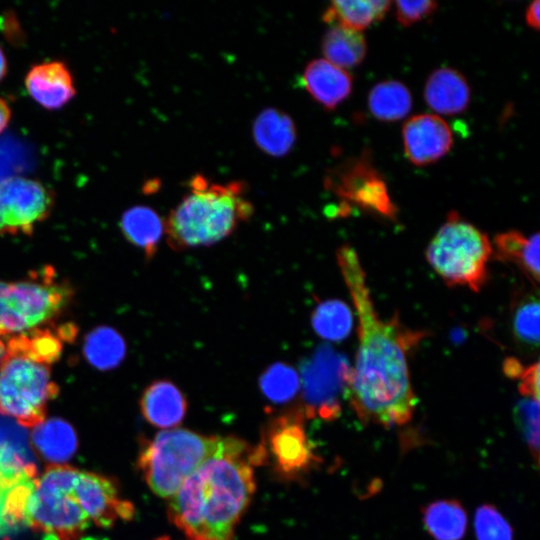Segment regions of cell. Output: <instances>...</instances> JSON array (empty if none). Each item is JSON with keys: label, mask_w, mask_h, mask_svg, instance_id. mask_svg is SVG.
Wrapping results in <instances>:
<instances>
[{"label": "cell", "mask_w": 540, "mask_h": 540, "mask_svg": "<svg viewBox=\"0 0 540 540\" xmlns=\"http://www.w3.org/2000/svg\"><path fill=\"white\" fill-rule=\"evenodd\" d=\"M72 296V288L66 281H60L50 266L30 273L27 279L7 284L0 334L35 329L59 315Z\"/></svg>", "instance_id": "8"}, {"label": "cell", "mask_w": 540, "mask_h": 540, "mask_svg": "<svg viewBox=\"0 0 540 540\" xmlns=\"http://www.w3.org/2000/svg\"><path fill=\"white\" fill-rule=\"evenodd\" d=\"M478 540H513V531L502 514L491 505L480 506L475 514Z\"/></svg>", "instance_id": "30"}, {"label": "cell", "mask_w": 540, "mask_h": 540, "mask_svg": "<svg viewBox=\"0 0 540 540\" xmlns=\"http://www.w3.org/2000/svg\"><path fill=\"white\" fill-rule=\"evenodd\" d=\"M336 257L358 317L356 361L345 396L363 422L384 427L406 424L417 402L407 356L423 334L404 327L397 315L390 320L378 315L354 248L341 246Z\"/></svg>", "instance_id": "1"}, {"label": "cell", "mask_w": 540, "mask_h": 540, "mask_svg": "<svg viewBox=\"0 0 540 540\" xmlns=\"http://www.w3.org/2000/svg\"><path fill=\"white\" fill-rule=\"evenodd\" d=\"M58 392L50 366L32 359L4 338L0 414L13 417L24 427H35L44 421L47 404Z\"/></svg>", "instance_id": "6"}, {"label": "cell", "mask_w": 540, "mask_h": 540, "mask_svg": "<svg viewBox=\"0 0 540 540\" xmlns=\"http://www.w3.org/2000/svg\"><path fill=\"white\" fill-rule=\"evenodd\" d=\"M7 283L0 281V326L5 314V302L4 295L6 290Z\"/></svg>", "instance_id": "36"}, {"label": "cell", "mask_w": 540, "mask_h": 540, "mask_svg": "<svg viewBox=\"0 0 540 540\" xmlns=\"http://www.w3.org/2000/svg\"><path fill=\"white\" fill-rule=\"evenodd\" d=\"M246 188L243 181L221 184L200 174L193 176L188 193L164 220L170 247L181 251L210 246L229 236L253 215Z\"/></svg>", "instance_id": "3"}, {"label": "cell", "mask_w": 540, "mask_h": 540, "mask_svg": "<svg viewBox=\"0 0 540 540\" xmlns=\"http://www.w3.org/2000/svg\"><path fill=\"white\" fill-rule=\"evenodd\" d=\"M88 540H93V539H88Z\"/></svg>", "instance_id": "40"}, {"label": "cell", "mask_w": 540, "mask_h": 540, "mask_svg": "<svg viewBox=\"0 0 540 540\" xmlns=\"http://www.w3.org/2000/svg\"><path fill=\"white\" fill-rule=\"evenodd\" d=\"M120 227L124 237L140 248L147 258L154 256L165 232L164 220L147 206H135L126 210L121 217Z\"/></svg>", "instance_id": "20"}, {"label": "cell", "mask_w": 540, "mask_h": 540, "mask_svg": "<svg viewBox=\"0 0 540 540\" xmlns=\"http://www.w3.org/2000/svg\"><path fill=\"white\" fill-rule=\"evenodd\" d=\"M540 304L537 294L525 293L513 303L511 327L516 340L524 346L537 349L539 345Z\"/></svg>", "instance_id": "28"}, {"label": "cell", "mask_w": 540, "mask_h": 540, "mask_svg": "<svg viewBox=\"0 0 540 540\" xmlns=\"http://www.w3.org/2000/svg\"><path fill=\"white\" fill-rule=\"evenodd\" d=\"M315 332L329 341L345 339L353 325L349 307L340 300H326L316 306L311 315Z\"/></svg>", "instance_id": "27"}, {"label": "cell", "mask_w": 540, "mask_h": 540, "mask_svg": "<svg viewBox=\"0 0 540 540\" xmlns=\"http://www.w3.org/2000/svg\"><path fill=\"white\" fill-rule=\"evenodd\" d=\"M126 346L122 336L113 328L98 327L84 341V355L95 368L109 370L124 359Z\"/></svg>", "instance_id": "26"}, {"label": "cell", "mask_w": 540, "mask_h": 540, "mask_svg": "<svg viewBox=\"0 0 540 540\" xmlns=\"http://www.w3.org/2000/svg\"><path fill=\"white\" fill-rule=\"evenodd\" d=\"M396 17L402 26H410L433 14L437 9V2L422 1H396Z\"/></svg>", "instance_id": "33"}, {"label": "cell", "mask_w": 540, "mask_h": 540, "mask_svg": "<svg viewBox=\"0 0 540 540\" xmlns=\"http://www.w3.org/2000/svg\"><path fill=\"white\" fill-rule=\"evenodd\" d=\"M261 455L236 438H220L217 450L172 496L169 515L192 540H231L254 492L252 464Z\"/></svg>", "instance_id": "2"}, {"label": "cell", "mask_w": 540, "mask_h": 540, "mask_svg": "<svg viewBox=\"0 0 540 540\" xmlns=\"http://www.w3.org/2000/svg\"><path fill=\"white\" fill-rule=\"evenodd\" d=\"M492 253L488 236L452 211L430 241L426 258L448 285L478 292L487 281Z\"/></svg>", "instance_id": "5"}, {"label": "cell", "mask_w": 540, "mask_h": 540, "mask_svg": "<svg viewBox=\"0 0 540 540\" xmlns=\"http://www.w3.org/2000/svg\"><path fill=\"white\" fill-rule=\"evenodd\" d=\"M252 132L258 148L273 157L290 152L297 136L292 118L277 108L261 111L253 123Z\"/></svg>", "instance_id": "18"}, {"label": "cell", "mask_w": 540, "mask_h": 540, "mask_svg": "<svg viewBox=\"0 0 540 540\" xmlns=\"http://www.w3.org/2000/svg\"><path fill=\"white\" fill-rule=\"evenodd\" d=\"M539 362L523 366L518 360H505L503 370L509 378L519 380V391L526 398L539 401Z\"/></svg>", "instance_id": "32"}, {"label": "cell", "mask_w": 540, "mask_h": 540, "mask_svg": "<svg viewBox=\"0 0 540 540\" xmlns=\"http://www.w3.org/2000/svg\"><path fill=\"white\" fill-rule=\"evenodd\" d=\"M302 83L311 97L328 110L343 102L353 87L352 76L325 59H314L306 65Z\"/></svg>", "instance_id": "15"}, {"label": "cell", "mask_w": 540, "mask_h": 540, "mask_svg": "<svg viewBox=\"0 0 540 540\" xmlns=\"http://www.w3.org/2000/svg\"><path fill=\"white\" fill-rule=\"evenodd\" d=\"M4 353V336L0 334V361Z\"/></svg>", "instance_id": "38"}, {"label": "cell", "mask_w": 540, "mask_h": 540, "mask_svg": "<svg viewBox=\"0 0 540 540\" xmlns=\"http://www.w3.org/2000/svg\"><path fill=\"white\" fill-rule=\"evenodd\" d=\"M368 108L380 121H398L410 112L412 95L398 80L381 81L374 85L368 94Z\"/></svg>", "instance_id": "25"}, {"label": "cell", "mask_w": 540, "mask_h": 540, "mask_svg": "<svg viewBox=\"0 0 540 540\" xmlns=\"http://www.w3.org/2000/svg\"><path fill=\"white\" fill-rule=\"evenodd\" d=\"M7 72V62L4 55V52L0 46V81L4 78Z\"/></svg>", "instance_id": "37"}, {"label": "cell", "mask_w": 540, "mask_h": 540, "mask_svg": "<svg viewBox=\"0 0 540 540\" xmlns=\"http://www.w3.org/2000/svg\"><path fill=\"white\" fill-rule=\"evenodd\" d=\"M539 10H540L539 0H535L534 2L530 3V5L528 6L525 12V19H526L527 24L535 30H539V26H540Z\"/></svg>", "instance_id": "34"}, {"label": "cell", "mask_w": 540, "mask_h": 540, "mask_svg": "<svg viewBox=\"0 0 540 540\" xmlns=\"http://www.w3.org/2000/svg\"><path fill=\"white\" fill-rule=\"evenodd\" d=\"M423 523L435 540H461L467 528V514L455 500H437L423 510Z\"/></svg>", "instance_id": "24"}, {"label": "cell", "mask_w": 540, "mask_h": 540, "mask_svg": "<svg viewBox=\"0 0 540 540\" xmlns=\"http://www.w3.org/2000/svg\"><path fill=\"white\" fill-rule=\"evenodd\" d=\"M424 98L432 110L444 115H456L467 109L471 89L461 72L442 67L429 75L424 87Z\"/></svg>", "instance_id": "16"}, {"label": "cell", "mask_w": 540, "mask_h": 540, "mask_svg": "<svg viewBox=\"0 0 540 540\" xmlns=\"http://www.w3.org/2000/svg\"><path fill=\"white\" fill-rule=\"evenodd\" d=\"M54 193L37 180L10 177L0 181V234H31L54 205Z\"/></svg>", "instance_id": "11"}, {"label": "cell", "mask_w": 540, "mask_h": 540, "mask_svg": "<svg viewBox=\"0 0 540 540\" xmlns=\"http://www.w3.org/2000/svg\"><path fill=\"white\" fill-rule=\"evenodd\" d=\"M268 440L277 468L285 475L307 470L316 459L303 427L301 410L274 419L269 426Z\"/></svg>", "instance_id": "12"}, {"label": "cell", "mask_w": 540, "mask_h": 540, "mask_svg": "<svg viewBox=\"0 0 540 540\" xmlns=\"http://www.w3.org/2000/svg\"><path fill=\"white\" fill-rule=\"evenodd\" d=\"M11 110L5 100L0 98V133L6 128L10 121Z\"/></svg>", "instance_id": "35"}, {"label": "cell", "mask_w": 540, "mask_h": 540, "mask_svg": "<svg viewBox=\"0 0 540 540\" xmlns=\"http://www.w3.org/2000/svg\"><path fill=\"white\" fill-rule=\"evenodd\" d=\"M324 186L362 209L390 219L396 215L386 183L364 154L332 169L325 176Z\"/></svg>", "instance_id": "10"}, {"label": "cell", "mask_w": 540, "mask_h": 540, "mask_svg": "<svg viewBox=\"0 0 540 540\" xmlns=\"http://www.w3.org/2000/svg\"><path fill=\"white\" fill-rule=\"evenodd\" d=\"M220 438L185 429L155 435L139 459L149 487L161 497H172L187 477L217 450Z\"/></svg>", "instance_id": "7"}, {"label": "cell", "mask_w": 540, "mask_h": 540, "mask_svg": "<svg viewBox=\"0 0 540 540\" xmlns=\"http://www.w3.org/2000/svg\"><path fill=\"white\" fill-rule=\"evenodd\" d=\"M156 540H168V538H166V537H161V538H158V539H156Z\"/></svg>", "instance_id": "39"}, {"label": "cell", "mask_w": 540, "mask_h": 540, "mask_svg": "<svg viewBox=\"0 0 540 540\" xmlns=\"http://www.w3.org/2000/svg\"><path fill=\"white\" fill-rule=\"evenodd\" d=\"M321 50L325 60L345 69L359 65L367 53V42L361 31L332 25L324 34Z\"/></svg>", "instance_id": "22"}, {"label": "cell", "mask_w": 540, "mask_h": 540, "mask_svg": "<svg viewBox=\"0 0 540 540\" xmlns=\"http://www.w3.org/2000/svg\"><path fill=\"white\" fill-rule=\"evenodd\" d=\"M145 419L152 425L169 428L179 424L187 411V401L171 381L157 380L150 384L140 399Z\"/></svg>", "instance_id": "17"}, {"label": "cell", "mask_w": 540, "mask_h": 540, "mask_svg": "<svg viewBox=\"0 0 540 540\" xmlns=\"http://www.w3.org/2000/svg\"><path fill=\"white\" fill-rule=\"evenodd\" d=\"M259 386L266 399L281 404L290 401L298 393L300 377L289 364L277 362L262 372Z\"/></svg>", "instance_id": "29"}, {"label": "cell", "mask_w": 540, "mask_h": 540, "mask_svg": "<svg viewBox=\"0 0 540 540\" xmlns=\"http://www.w3.org/2000/svg\"><path fill=\"white\" fill-rule=\"evenodd\" d=\"M515 417L524 439L532 451V455L538 461L539 401L524 397L515 408Z\"/></svg>", "instance_id": "31"}, {"label": "cell", "mask_w": 540, "mask_h": 540, "mask_svg": "<svg viewBox=\"0 0 540 540\" xmlns=\"http://www.w3.org/2000/svg\"><path fill=\"white\" fill-rule=\"evenodd\" d=\"M391 6L385 0H336L323 13V21L361 31L376 21H380Z\"/></svg>", "instance_id": "23"}, {"label": "cell", "mask_w": 540, "mask_h": 540, "mask_svg": "<svg viewBox=\"0 0 540 540\" xmlns=\"http://www.w3.org/2000/svg\"><path fill=\"white\" fill-rule=\"evenodd\" d=\"M406 157L416 166H426L444 157L453 146L450 126L434 114L409 118L402 129Z\"/></svg>", "instance_id": "13"}, {"label": "cell", "mask_w": 540, "mask_h": 540, "mask_svg": "<svg viewBox=\"0 0 540 540\" xmlns=\"http://www.w3.org/2000/svg\"><path fill=\"white\" fill-rule=\"evenodd\" d=\"M79 470L49 466L35 478L28 494L23 522L55 540H76L92 524L78 495Z\"/></svg>", "instance_id": "4"}, {"label": "cell", "mask_w": 540, "mask_h": 540, "mask_svg": "<svg viewBox=\"0 0 540 540\" xmlns=\"http://www.w3.org/2000/svg\"><path fill=\"white\" fill-rule=\"evenodd\" d=\"M539 234L525 236L508 231L494 238L495 255L504 262L516 265L536 286L540 280Z\"/></svg>", "instance_id": "19"}, {"label": "cell", "mask_w": 540, "mask_h": 540, "mask_svg": "<svg viewBox=\"0 0 540 540\" xmlns=\"http://www.w3.org/2000/svg\"><path fill=\"white\" fill-rule=\"evenodd\" d=\"M350 372L346 358L328 345L319 346L302 361L300 389L307 417L330 421L340 415Z\"/></svg>", "instance_id": "9"}, {"label": "cell", "mask_w": 540, "mask_h": 540, "mask_svg": "<svg viewBox=\"0 0 540 540\" xmlns=\"http://www.w3.org/2000/svg\"><path fill=\"white\" fill-rule=\"evenodd\" d=\"M25 85L30 96L47 109H58L75 95L72 75L61 61L33 66L26 75Z\"/></svg>", "instance_id": "14"}, {"label": "cell", "mask_w": 540, "mask_h": 540, "mask_svg": "<svg viewBox=\"0 0 540 540\" xmlns=\"http://www.w3.org/2000/svg\"><path fill=\"white\" fill-rule=\"evenodd\" d=\"M31 439L39 454L55 465L70 459L77 448L74 429L59 418H52L35 426Z\"/></svg>", "instance_id": "21"}]
</instances>
